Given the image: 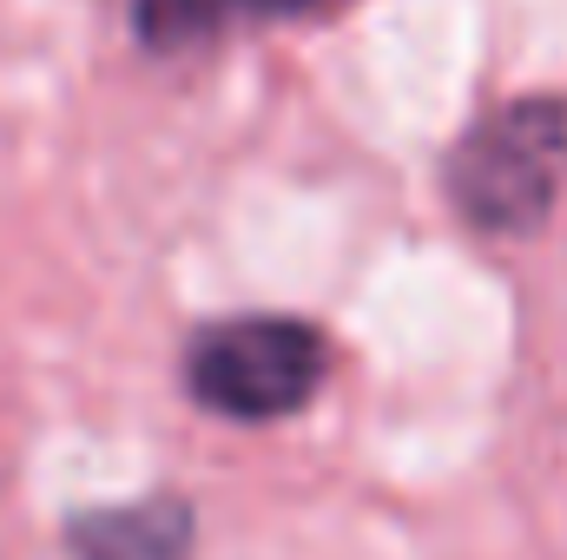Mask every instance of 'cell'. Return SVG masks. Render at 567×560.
Returning <instances> with one entry per match:
<instances>
[{
    "label": "cell",
    "mask_w": 567,
    "mask_h": 560,
    "mask_svg": "<svg viewBox=\"0 0 567 560\" xmlns=\"http://www.w3.org/2000/svg\"><path fill=\"white\" fill-rule=\"evenodd\" d=\"M567 185V100H502L442 158V191L455 218L482 238H528L548 225Z\"/></svg>",
    "instance_id": "6da1fadb"
},
{
    "label": "cell",
    "mask_w": 567,
    "mask_h": 560,
    "mask_svg": "<svg viewBox=\"0 0 567 560\" xmlns=\"http://www.w3.org/2000/svg\"><path fill=\"white\" fill-rule=\"evenodd\" d=\"M330 343L303 317H225L185 343V390L205 416L284 422L317 403Z\"/></svg>",
    "instance_id": "7a4b0ae2"
},
{
    "label": "cell",
    "mask_w": 567,
    "mask_h": 560,
    "mask_svg": "<svg viewBox=\"0 0 567 560\" xmlns=\"http://www.w3.org/2000/svg\"><path fill=\"white\" fill-rule=\"evenodd\" d=\"M66 560H192L198 515L185 495H133L66 515Z\"/></svg>",
    "instance_id": "3957f363"
},
{
    "label": "cell",
    "mask_w": 567,
    "mask_h": 560,
    "mask_svg": "<svg viewBox=\"0 0 567 560\" xmlns=\"http://www.w3.org/2000/svg\"><path fill=\"white\" fill-rule=\"evenodd\" d=\"M323 0H133V33L145 53H192L212 46L238 27H271V20H303Z\"/></svg>",
    "instance_id": "277c9868"
}]
</instances>
